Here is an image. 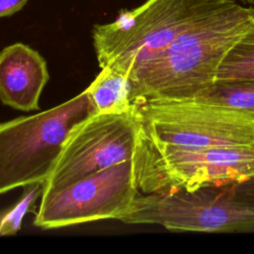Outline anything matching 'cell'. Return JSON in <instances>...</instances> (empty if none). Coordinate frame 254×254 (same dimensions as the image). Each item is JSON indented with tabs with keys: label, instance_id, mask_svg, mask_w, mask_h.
<instances>
[{
	"label": "cell",
	"instance_id": "obj_1",
	"mask_svg": "<svg viewBox=\"0 0 254 254\" xmlns=\"http://www.w3.org/2000/svg\"><path fill=\"white\" fill-rule=\"evenodd\" d=\"M254 17L233 1L191 24L131 73V100L194 98L217 77L222 60Z\"/></svg>",
	"mask_w": 254,
	"mask_h": 254
},
{
	"label": "cell",
	"instance_id": "obj_2",
	"mask_svg": "<svg viewBox=\"0 0 254 254\" xmlns=\"http://www.w3.org/2000/svg\"><path fill=\"white\" fill-rule=\"evenodd\" d=\"M232 0H146L120 10L114 21L95 24L91 37L100 68L116 66L130 75L198 19Z\"/></svg>",
	"mask_w": 254,
	"mask_h": 254
},
{
	"label": "cell",
	"instance_id": "obj_3",
	"mask_svg": "<svg viewBox=\"0 0 254 254\" xmlns=\"http://www.w3.org/2000/svg\"><path fill=\"white\" fill-rule=\"evenodd\" d=\"M120 221L171 231H254V176L190 191H138Z\"/></svg>",
	"mask_w": 254,
	"mask_h": 254
},
{
	"label": "cell",
	"instance_id": "obj_4",
	"mask_svg": "<svg viewBox=\"0 0 254 254\" xmlns=\"http://www.w3.org/2000/svg\"><path fill=\"white\" fill-rule=\"evenodd\" d=\"M137 143L175 148L254 146V113L195 98L132 102Z\"/></svg>",
	"mask_w": 254,
	"mask_h": 254
},
{
	"label": "cell",
	"instance_id": "obj_5",
	"mask_svg": "<svg viewBox=\"0 0 254 254\" xmlns=\"http://www.w3.org/2000/svg\"><path fill=\"white\" fill-rule=\"evenodd\" d=\"M96 114L87 90L46 111L0 123V194L44 184L71 131Z\"/></svg>",
	"mask_w": 254,
	"mask_h": 254
},
{
	"label": "cell",
	"instance_id": "obj_6",
	"mask_svg": "<svg viewBox=\"0 0 254 254\" xmlns=\"http://www.w3.org/2000/svg\"><path fill=\"white\" fill-rule=\"evenodd\" d=\"M132 160L143 193L190 191L254 176V146L186 149L137 143Z\"/></svg>",
	"mask_w": 254,
	"mask_h": 254
},
{
	"label": "cell",
	"instance_id": "obj_7",
	"mask_svg": "<svg viewBox=\"0 0 254 254\" xmlns=\"http://www.w3.org/2000/svg\"><path fill=\"white\" fill-rule=\"evenodd\" d=\"M138 191L131 159L43 194L34 225L52 229L100 219L120 220Z\"/></svg>",
	"mask_w": 254,
	"mask_h": 254
},
{
	"label": "cell",
	"instance_id": "obj_8",
	"mask_svg": "<svg viewBox=\"0 0 254 254\" xmlns=\"http://www.w3.org/2000/svg\"><path fill=\"white\" fill-rule=\"evenodd\" d=\"M137 136L138 123L132 107L120 113L91 115L68 135L54 170L43 184L42 195L131 160Z\"/></svg>",
	"mask_w": 254,
	"mask_h": 254
},
{
	"label": "cell",
	"instance_id": "obj_9",
	"mask_svg": "<svg viewBox=\"0 0 254 254\" xmlns=\"http://www.w3.org/2000/svg\"><path fill=\"white\" fill-rule=\"evenodd\" d=\"M50 74L45 59L23 43L0 52V101L21 111L40 110V96Z\"/></svg>",
	"mask_w": 254,
	"mask_h": 254
},
{
	"label": "cell",
	"instance_id": "obj_10",
	"mask_svg": "<svg viewBox=\"0 0 254 254\" xmlns=\"http://www.w3.org/2000/svg\"><path fill=\"white\" fill-rule=\"evenodd\" d=\"M96 113H120L131 109L130 74L107 65L86 88Z\"/></svg>",
	"mask_w": 254,
	"mask_h": 254
},
{
	"label": "cell",
	"instance_id": "obj_11",
	"mask_svg": "<svg viewBox=\"0 0 254 254\" xmlns=\"http://www.w3.org/2000/svg\"><path fill=\"white\" fill-rule=\"evenodd\" d=\"M254 79V17L222 60L216 80Z\"/></svg>",
	"mask_w": 254,
	"mask_h": 254
},
{
	"label": "cell",
	"instance_id": "obj_12",
	"mask_svg": "<svg viewBox=\"0 0 254 254\" xmlns=\"http://www.w3.org/2000/svg\"><path fill=\"white\" fill-rule=\"evenodd\" d=\"M194 98L254 113V79L215 80Z\"/></svg>",
	"mask_w": 254,
	"mask_h": 254
},
{
	"label": "cell",
	"instance_id": "obj_13",
	"mask_svg": "<svg viewBox=\"0 0 254 254\" xmlns=\"http://www.w3.org/2000/svg\"><path fill=\"white\" fill-rule=\"evenodd\" d=\"M20 198L9 208L0 212V236L15 235L22 226L24 216L28 212L36 213V202L43 193V184L26 185Z\"/></svg>",
	"mask_w": 254,
	"mask_h": 254
},
{
	"label": "cell",
	"instance_id": "obj_14",
	"mask_svg": "<svg viewBox=\"0 0 254 254\" xmlns=\"http://www.w3.org/2000/svg\"><path fill=\"white\" fill-rule=\"evenodd\" d=\"M27 3L28 0H0V18L16 14Z\"/></svg>",
	"mask_w": 254,
	"mask_h": 254
},
{
	"label": "cell",
	"instance_id": "obj_15",
	"mask_svg": "<svg viewBox=\"0 0 254 254\" xmlns=\"http://www.w3.org/2000/svg\"><path fill=\"white\" fill-rule=\"evenodd\" d=\"M245 6H251L254 7V0H240Z\"/></svg>",
	"mask_w": 254,
	"mask_h": 254
}]
</instances>
